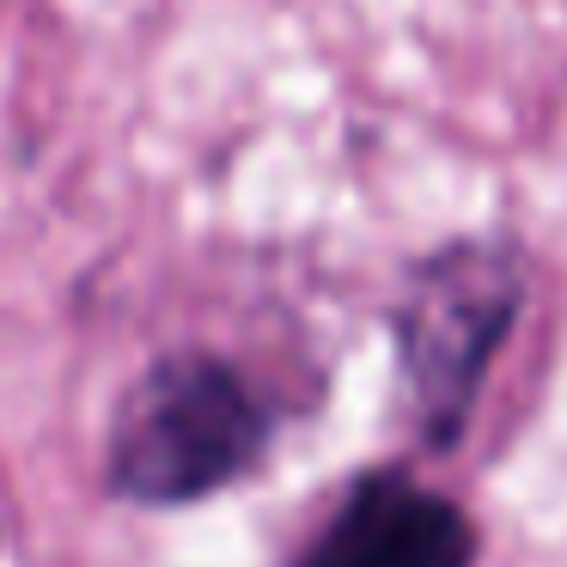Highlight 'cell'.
<instances>
[{
  "label": "cell",
  "instance_id": "7a4b0ae2",
  "mask_svg": "<svg viewBox=\"0 0 567 567\" xmlns=\"http://www.w3.org/2000/svg\"><path fill=\"white\" fill-rule=\"evenodd\" d=\"M525 311V269L494 238L445 245L409 275L391 311L409 415L427 452H452L476 415L501 342Z\"/></svg>",
  "mask_w": 567,
  "mask_h": 567
},
{
  "label": "cell",
  "instance_id": "6da1fadb",
  "mask_svg": "<svg viewBox=\"0 0 567 567\" xmlns=\"http://www.w3.org/2000/svg\"><path fill=\"white\" fill-rule=\"evenodd\" d=\"M269 445V409L214 354H165L128 384L111 421V488L135 506L220 494Z\"/></svg>",
  "mask_w": 567,
  "mask_h": 567
},
{
  "label": "cell",
  "instance_id": "3957f363",
  "mask_svg": "<svg viewBox=\"0 0 567 567\" xmlns=\"http://www.w3.org/2000/svg\"><path fill=\"white\" fill-rule=\"evenodd\" d=\"M476 525L409 470H367L287 567H476Z\"/></svg>",
  "mask_w": 567,
  "mask_h": 567
}]
</instances>
